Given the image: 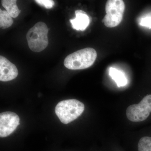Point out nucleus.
Here are the masks:
<instances>
[{"label":"nucleus","instance_id":"nucleus-1","mask_svg":"<svg viewBox=\"0 0 151 151\" xmlns=\"http://www.w3.org/2000/svg\"><path fill=\"white\" fill-rule=\"evenodd\" d=\"M123 118L132 127L151 123V93H147L137 101L127 103L123 109Z\"/></svg>","mask_w":151,"mask_h":151},{"label":"nucleus","instance_id":"nucleus-2","mask_svg":"<svg viewBox=\"0 0 151 151\" xmlns=\"http://www.w3.org/2000/svg\"><path fill=\"white\" fill-rule=\"evenodd\" d=\"M85 110L84 103L76 99L63 100L58 103L55 114L63 124H67L78 119Z\"/></svg>","mask_w":151,"mask_h":151},{"label":"nucleus","instance_id":"nucleus-3","mask_svg":"<svg viewBox=\"0 0 151 151\" xmlns=\"http://www.w3.org/2000/svg\"><path fill=\"white\" fill-rule=\"evenodd\" d=\"M97 53L92 48H85L68 55L64 65L70 70H81L92 66L96 60Z\"/></svg>","mask_w":151,"mask_h":151},{"label":"nucleus","instance_id":"nucleus-4","mask_svg":"<svg viewBox=\"0 0 151 151\" xmlns=\"http://www.w3.org/2000/svg\"><path fill=\"white\" fill-rule=\"evenodd\" d=\"M48 29L43 22L36 24L27 34L29 47L35 52H40L47 47L48 44Z\"/></svg>","mask_w":151,"mask_h":151},{"label":"nucleus","instance_id":"nucleus-5","mask_svg":"<svg viewBox=\"0 0 151 151\" xmlns=\"http://www.w3.org/2000/svg\"><path fill=\"white\" fill-rule=\"evenodd\" d=\"M125 4L122 0H108L105 5L106 15L102 22L107 27L119 25L123 19Z\"/></svg>","mask_w":151,"mask_h":151},{"label":"nucleus","instance_id":"nucleus-6","mask_svg":"<svg viewBox=\"0 0 151 151\" xmlns=\"http://www.w3.org/2000/svg\"><path fill=\"white\" fill-rule=\"evenodd\" d=\"M129 138L125 149L128 151H151V124Z\"/></svg>","mask_w":151,"mask_h":151},{"label":"nucleus","instance_id":"nucleus-7","mask_svg":"<svg viewBox=\"0 0 151 151\" xmlns=\"http://www.w3.org/2000/svg\"><path fill=\"white\" fill-rule=\"evenodd\" d=\"M19 118L16 113L5 112L0 114V137H5L10 135L19 125Z\"/></svg>","mask_w":151,"mask_h":151},{"label":"nucleus","instance_id":"nucleus-8","mask_svg":"<svg viewBox=\"0 0 151 151\" xmlns=\"http://www.w3.org/2000/svg\"><path fill=\"white\" fill-rule=\"evenodd\" d=\"M18 70L14 64L4 57L0 56V80L2 81H11L16 78Z\"/></svg>","mask_w":151,"mask_h":151},{"label":"nucleus","instance_id":"nucleus-9","mask_svg":"<svg viewBox=\"0 0 151 151\" xmlns=\"http://www.w3.org/2000/svg\"><path fill=\"white\" fill-rule=\"evenodd\" d=\"M75 13V18L70 20L72 27L76 30L83 31L89 25L90 19L86 13L81 10H77Z\"/></svg>","mask_w":151,"mask_h":151},{"label":"nucleus","instance_id":"nucleus-10","mask_svg":"<svg viewBox=\"0 0 151 151\" xmlns=\"http://www.w3.org/2000/svg\"><path fill=\"white\" fill-rule=\"evenodd\" d=\"M3 6L11 17L14 18L17 17L21 12L17 5L16 0H3Z\"/></svg>","mask_w":151,"mask_h":151},{"label":"nucleus","instance_id":"nucleus-11","mask_svg":"<svg viewBox=\"0 0 151 151\" xmlns=\"http://www.w3.org/2000/svg\"><path fill=\"white\" fill-rule=\"evenodd\" d=\"M109 75L112 77L119 87L125 86L127 84V79L124 73L114 68L109 69Z\"/></svg>","mask_w":151,"mask_h":151},{"label":"nucleus","instance_id":"nucleus-12","mask_svg":"<svg viewBox=\"0 0 151 151\" xmlns=\"http://www.w3.org/2000/svg\"><path fill=\"white\" fill-rule=\"evenodd\" d=\"M13 23L12 17L6 11L0 9V27L6 29L10 27Z\"/></svg>","mask_w":151,"mask_h":151},{"label":"nucleus","instance_id":"nucleus-13","mask_svg":"<svg viewBox=\"0 0 151 151\" xmlns=\"http://www.w3.org/2000/svg\"><path fill=\"white\" fill-rule=\"evenodd\" d=\"M103 147L105 151H128L124 147L116 142H111L106 143Z\"/></svg>","mask_w":151,"mask_h":151},{"label":"nucleus","instance_id":"nucleus-14","mask_svg":"<svg viewBox=\"0 0 151 151\" xmlns=\"http://www.w3.org/2000/svg\"><path fill=\"white\" fill-rule=\"evenodd\" d=\"M35 2L47 9L52 8L55 5L54 1L52 0H36Z\"/></svg>","mask_w":151,"mask_h":151},{"label":"nucleus","instance_id":"nucleus-15","mask_svg":"<svg viewBox=\"0 0 151 151\" xmlns=\"http://www.w3.org/2000/svg\"><path fill=\"white\" fill-rule=\"evenodd\" d=\"M139 24L142 26L146 27L151 29V17H146L142 18Z\"/></svg>","mask_w":151,"mask_h":151},{"label":"nucleus","instance_id":"nucleus-16","mask_svg":"<svg viewBox=\"0 0 151 151\" xmlns=\"http://www.w3.org/2000/svg\"><path fill=\"white\" fill-rule=\"evenodd\" d=\"M100 151H105V149L104 148V147H103V150H101Z\"/></svg>","mask_w":151,"mask_h":151}]
</instances>
